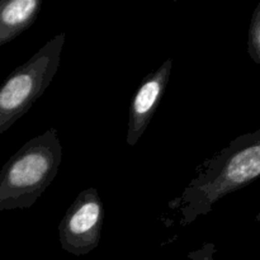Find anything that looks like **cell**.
<instances>
[{"label": "cell", "mask_w": 260, "mask_h": 260, "mask_svg": "<svg viewBox=\"0 0 260 260\" xmlns=\"http://www.w3.org/2000/svg\"><path fill=\"white\" fill-rule=\"evenodd\" d=\"M260 177V129L241 135L205 161L182 194L169 202L187 226L211 212L229 193L241 189Z\"/></svg>", "instance_id": "obj_1"}, {"label": "cell", "mask_w": 260, "mask_h": 260, "mask_svg": "<svg viewBox=\"0 0 260 260\" xmlns=\"http://www.w3.org/2000/svg\"><path fill=\"white\" fill-rule=\"evenodd\" d=\"M61 157L55 128L25 142L0 170V211L32 207L57 175Z\"/></svg>", "instance_id": "obj_2"}, {"label": "cell", "mask_w": 260, "mask_h": 260, "mask_svg": "<svg viewBox=\"0 0 260 260\" xmlns=\"http://www.w3.org/2000/svg\"><path fill=\"white\" fill-rule=\"evenodd\" d=\"M65 33L55 36L0 85V135L4 134L50 86L60 66Z\"/></svg>", "instance_id": "obj_3"}, {"label": "cell", "mask_w": 260, "mask_h": 260, "mask_svg": "<svg viewBox=\"0 0 260 260\" xmlns=\"http://www.w3.org/2000/svg\"><path fill=\"white\" fill-rule=\"evenodd\" d=\"M104 210L95 188L79 193L58 225V240L65 251L85 255L99 245Z\"/></svg>", "instance_id": "obj_4"}, {"label": "cell", "mask_w": 260, "mask_h": 260, "mask_svg": "<svg viewBox=\"0 0 260 260\" xmlns=\"http://www.w3.org/2000/svg\"><path fill=\"white\" fill-rule=\"evenodd\" d=\"M173 60L168 58L154 73L149 74L137 89L129 107L127 144L135 146L146 131L165 93L172 73Z\"/></svg>", "instance_id": "obj_5"}, {"label": "cell", "mask_w": 260, "mask_h": 260, "mask_svg": "<svg viewBox=\"0 0 260 260\" xmlns=\"http://www.w3.org/2000/svg\"><path fill=\"white\" fill-rule=\"evenodd\" d=\"M41 8L42 0H0V47L28 29Z\"/></svg>", "instance_id": "obj_6"}, {"label": "cell", "mask_w": 260, "mask_h": 260, "mask_svg": "<svg viewBox=\"0 0 260 260\" xmlns=\"http://www.w3.org/2000/svg\"><path fill=\"white\" fill-rule=\"evenodd\" d=\"M248 52L250 57L260 65V3L251 17L250 28H249Z\"/></svg>", "instance_id": "obj_7"}, {"label": "cell", "mask_w": 260, "mask_h": 260, "mask_svg": "<svg viewBox=\"0 0 260 260\" xmlns=\"http://www.w3.org/2000/svg\"><path fill=\"white\" fill-rule=\"evenodd\" d=\"M256 221H260V211H259V212H258V215H256Z\"/></svg>", "instance_id": "obj_8"}]
</instances>
